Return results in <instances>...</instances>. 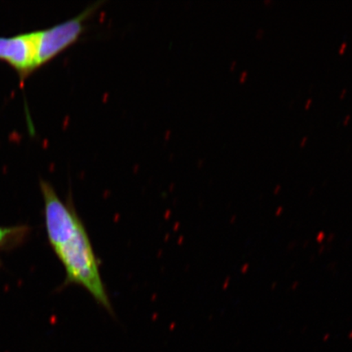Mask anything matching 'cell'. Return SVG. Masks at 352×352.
I'll use <instances>...</instances> for the list:
<instances>
[{
    "label": "cell",
    "instance_id": "cell-2",
    "mask_svg": "<svg viewBox=\"0 0 352 352\" xmlns=\"http://www.w3.org/2000/svg\"><path fill=\"white\" fill-rule=\"evenodd\" d=\"M103 1H96L77 16L36 32V67L50 63L76 43L85 30V21Z\"/></svg>",
    "mask_w": 352,
    "mask_h": 352
},
{
    "label": "cell",
    "instance_id": "cell-3",
    "mask_svg": "<svg viewBox=\"0 0 352 352\" xmlns=\"http://www.w3.org/2000/svg\"><path fill=\"white\" fill-rule=\"evenodd\" d=\"M36 32L21 33L13 36H0V60L19 74L21 86L36 67Z\"/></svg>",
    "mask_w": 352,
    "mask_h": 352
},
{
    "label": "cell",
    "instance_id": "cell-1",
    "mask_svg": "<svg viewBox=\"0 0 352 352\" xmlns=\"http://www.w3.org/2000/svg\"><path fill=\"white\" fill-rule=\"evenodd\" d=\"M41 188L48 240L65 267V284L82 286L99 306L113 314L111 302L101 278L99 259L72 200L69 198L65 204L45 180H41Z\"/></svg>",
    "mask_w": 352,
    "mask_h": 352
},
{
    "label": "cell",
    "instance_id": "cell-4",
    "mask_svg": "<svg viewBox=\"0 0 352 352\" xmlns=\"http://www.w3.org/2000/svg\"><path fill=\"white\" fill-rule=\"evenodd\" d=\"M20 228H1L0 227V245L7 241L15 233L19 232Z\"/></svg>",
    "mask_w": 352,
    "mask_h": 352
}]
</instances>
